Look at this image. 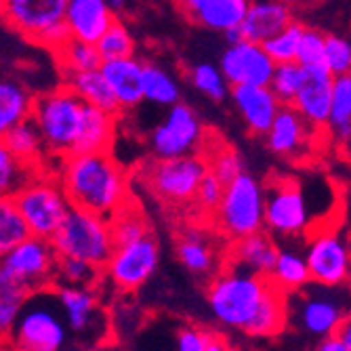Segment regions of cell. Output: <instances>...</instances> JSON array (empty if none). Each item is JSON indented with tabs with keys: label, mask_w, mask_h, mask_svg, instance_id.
<instances>
[{
	"label": "cell",
	"mask_w": 351,
	"mask_h": 351,
	"mask_svg": "<svg viewBox=\"0 0 351 351\" xmlns=\"http://www.w3.org/2000/svg\"><path fill=\"white\" fill-rule=\"evenodd\" d=\"M101 72L114 93L120 112L137 108L143 99V61L135 55L101 61Z\"/></svg>",
	"instance_id": "cell-19"
},
{
	"label": "cell",
	"mask_w": 351,
	"mask_h": 351,
	"mask_svg": "<svg viewBox=\"0 0 351 351\" xmlns=\"http://www.w3.org/2000/svg\"><path fill=\"white\" fill-rule=\"evenodd\" d=\"M219 68L232 86L244 84H269L276 61L269 57L261 43L238 38L228 45L219 59Z\"/></svg>",
	"instance_id": "cell-15"
},
{
	"label": "cell",
	"mask_w": 351,
	"mask_h": 351,
	"mask_svg": "<svg viewBox=\"0 0 351 351\" xmlns=\"http://www.w3.org/2000/svg\"><path fill=\"white\" fill-rule=\"evenodd\" d=\"M187 78L191 86L213 101H223L232 93V84L228 82L223 70L217 63H210V61L194 63V66L187 70Z\"/></svg>",
	"instance_id": "cell-37"
},
{
	"label": "cell",
	"mask_w": 351,
	"mask_h": 351,
	"mask_svg": "<svg viewBox=\"0 0 351 351\" xmlns=\"http://www.w3.org/2000/svg\"><path fill=\"white\" fill-rule=\"evenodd\" d=\"M208 173L204 156L191 154L181 158L156 160L147 171V185L152 194L169 204H185L196 198V191Z\"/></svg>",
	"instance_id": "cell-9"
},
{
	"label": "cell",
	"mask_w": 351,
	"mask_h": 351,
	"mask_svg": "<svg viewBox=\"0 0 351 351\" xmlns=\"http://www.w3.org/2000/svg\"><path fill=\"white\" fill-rule=\"evenodd\" d=\"M86 104L70 86H59L34 99L32 118L38 124L49 154L66 158L74 152Z\"/></svg>",
	"instance_id": "cell-4"
},
{
	"label": "cell",
	"mask_w": 351,
	"mask_h": 351,
	"mask_svg": "<svg viewBox=\"0 0 351 351\" xmlns=\"http://www.w3.org/2000/svg\"><path fill=\"white\" fill-rule=\"evenodd\" d=\"M269 276H259L240 267H226L208 284V305L221 324L246 332L261 303L271 289Z\"/></svg>",
	"instance_id": "cell-2"
},
{
	"label": "cell",
	"mask_w": 351,
	"mask_h": 351,
	"mask_svg": "<svg viewBox=\"0 0 351 351\" xmlns=\"http://www.w3.org/2000/svg\"><path fill=\"white\" fill-rule=\"evenodd\" d=\"M206 351H232V347H230V343L223 339V337H219V335H213L210 337V343H208V349Z\"/></svg>",
	"instance_id": "cell-53"
},
{
	"label": "cell",
	"mask_w": 351,
	"mask_h": 351,
	"mask_svg": "<svg viewBox=\"0 0 351 351\" xmlns=\"http://www.w3.org/2000/svg\"><path fill=\"white\" fill-rule=\"evenodd\" d=\"M101 267L93 265L84 259L76 257H59L57 263V282L55 284H68V286H95L99 280Z\"/></svg>",
	"instance_id": "cell-44"
},
{
	"label": "cell",
	"mask_w": 351,
	"mask_h": 351,
	"mask_svg": "<svg viewBox=\"0 0 351 351\" xmlns=\"http://www.w3.org/2000/svg\"><path fill=\"white\" fill-rule=\"evenodd\" d=\"M59 254L49 238L27 236L5 257H0V267H5L17 282L32 293L45 291L57 282Z\"/></svg>",
	"instance_id": "cell-10"
},
{
	"label": "cell",
	"mask_w": 351,
	"mask_h": 351,
	"mask_svg": "<svg viewBox=\"0 0 351 351\" xmlns=\"http://www.w3.org/2000/svg\"><path fill=\"white\" fill-rule=\"evenodd\" d=\"M143 99L154 106L171 108L181 101V86L167 68L143 63Z\"/></svg>",
	"instance_id": "cell-34"
},
{
	"label": "cell",
	"mask_w": 351,
	"mask_h": 351,
	"mask_svg": "<svg viewBox=\"0 0 351 351\" xmlns=\"http://www.w3.org/2000/svg\"><path fill=\"white\" fill-rule=\"evenodd\" d=\"M29 295V289L17 282L5 267H0V341L13 335Z\"/></svg>",
	"instance_id": "cell-31"
},
{
	"label": "cell",
	"mask_w": 351,
	"mask_h": 351,
	"mask_svg": "<svg viewBox=\"0 0 351 351\" xmlns=\"http://www.w3.org/2000/svg\"><path fill=\"white\" fill-rule=\"evenodd\" d=\"M206 145V129L194 108L175 104L149 133V149L156 160L191 156Z\"/></svg>",
	"instance_id": "cell-8"
},
{
	"label": "cell",
	"mask_w": 351,
	"mask_h": 351,
	"mask_svg": "<svg viewBox=\"0 0 351 351\" xmlns=\"http://www.w3.org/2000/svg\"><path fill=\"white\" fill-rule=\"evenodd\" d=\"M55 297L66 324L74 332H90L99 328V301L93 286H68L57 284Z\"/></svg>",
	"instance_id": "cell-21"
},
{
	"label": "cell",
	"mask_w": 351,
	"mask_h": 351,
	"mask_svg": "<svg viewBox=\"0 0 351 351\" xmlns=\"http://www.w3.org/2000/svg\"><path fill=\"white\" fill-rule=\"evenodd\" d=\"M210 332L198 326H183L177 335V351H206Z\"/></svg>",
	"instance_id": "cell-49"
},
{
	"label": "cell",
	"mask_w": 351,
	"mask_h": 351,
	"mask_svg": "<svg viewBox=\"0 0 351 351\" xmlns=\"http://www.w3.org/2000/svg\"><path fill=\"white\" fill-rule=\"evenodd\" d=\"M15 202L27 223L29 234L49 240L57 234L72 208L61 181L55 173L49 175V171H40L34 179H29L15 194Z\"/></svg>",
	"instance_id": "cell-7"
},
{
	"label": "cell",
	"mask_w": 351,
	"mask_h": 351,
	"mask_svg": "<svg viewBox=\"0 0 351 351\" xmlns=\"http://www.w3.org/2000/svg\"><path fill=\"white\" fill-rule=\"evenodd\" d=\"M108 5H110V9L118 15V13H122V11L126 9V0H108Z\"/></svg>",
	"instance_id": "cell-54"
},
{
	"label": "cell",
	"mask_w": 351,
	"mask_h": 351,
	"mask_svg": "<svg viewBox=\"0 0 351 351\" xmlns=\"http://www.w3.org/2000/svg\"><path fill=\"white\" fill-rule=\"evenodd\" d=\"M291 7H295V5H307V3H313V0H286Z\"/></svg>",
	"instance_id": "cell-55"
},
{
	"label": "cell",
	"mask_w": 351,
	"mask_h": 351,
	"mask_svg": "<svg viewBox=\"0 0 351 351\" xmlns=\"http://www.w3.org/2000/svg\"><path fill=\"white\" fill-rule=\"evenodd\" d=\"M305 76V68L299 61H289V63H276V70L271 76V90L280 99L282 106H293L297 99V93L301 88Z\"/></svg>",
	"instance_id": "cell-41"
},
{
	"label": "cell",
	"mask_w": 351,
	"mask_h": 351,
	"mask_svg": "<svg viewBox=\"0 0 351 351\" xmlns=\"http://www.w3.org/2000/svg\"><path fill=\"white\" fill-rule=\"evenodd\" d=\"M248 7L250 0H206L194 23L213 32H221V34H230L234 29H240Z\"/></svg>",
	"instance_id": "cell-29"
},
{
	"label": "cell",
	"mask_w": 351,
	"mask_h": 351,
	"mask_svg": "<svg viewBox=\"0 0 351 351\" xmlns=\"http://www.w3.org/2000/svg\"><path fill=\"white\" fill-rule=\"evenodd\" d=\"M278 252L280 248L276 246V242L267 234L257 232L234 242L230 252V265L259 276H269L278 259Z\"/></svg>",
	"instance_id": "cell-23"
},
{
	"label": "cell",
	"mask_w": 351,
	"mask_h": 351,
	"mask_svg": "<svg viewBox=\"0 0 351 351\" xmlns=\"http://www.w3.org/2000/svg\"><path fill=\"white\" fill-rule=\"evenodd\" d=\"M324 49H326V34L317 27H307L301 34L299 43V55L297 61L303 68H313V66H324Z\"/></svg>",
	"instance_id": "cell-46"
},
{
	"label": "cell",
	"mask_w": 351,
	"mask_h": 351,
	"mask_svg": "<svg viewBox=\"0 0 351 351\" xmlns=\"http://www.w3.org/2000/svg\"><path fill=\"white\" fill-rule=\"evenodd\" d=\"M177 257L196 276H206L215 269V248L200 230H185L179 236Z\"/></svg>",
	"instance_id": "cell-32"
},
{
	"label": "cell",
	"mask_w": 351,
	"mask_h": 351,
	"mask_svg": "<svg viewBox=\"0 0 351 351\" xmlns=\"http://www.w3.org/2000/svg\"><path fill=\"white\" fill-rule=\"evenodd\" d=\"M326 135L341 149L351 139V72L335 76Z\"/></svg>",
	"instance_id": "cell-28"
},
{
	"label": "cell",
	"mask_w": 351,
	"mask_h": 351,
	"mask_svg": "<svg viewBox=\"0 0 351 351\" xmlns=\"http://www.w3.org/2000/svg\"><path fill=\"white\" fill-rule=\"evenodd\" d=\"M343 152H345V154H347V156H349V160H351V139H349V141H347V145H345V147H343Z\"/></svg>",
	"instance_id": "cell-56"
},
{
	"label": "cell",
	"mask_w": 351,
	"mask_h": 351,
	"mask_svg": "<svg viewBox=\"0 0 351 351\" xmlns=\"http://www.w3.org/2000/svg\"><path fill=\"white\" fill-rule=\"evenodd\" d=\"M315 351H349V349L345 347V343L337 335H332V337H326L317 343Z\"/></svg>",
	"instance_id": "cell-51"
},
{
	"label": "cell",
	"mask_w": 351,
	"mask_h": 351,
	"mask_svg": "<svg viewBox=\"0 0 351 351\" xmlns=\"http://www.w3.org/2000/svg\"><path fill=\"white\" fill-rule=\"evenodd\" d=\"M269 280L282 291H301L307 282H311L305 252L301 254L291 248H280Z\"/></svg>",
	"instance_id": "cell-36"
},
{
	"label": "cell",
	"mask_w": 351,
	"mask_h": 351,
	"mask_svg": "<svg viewBox=\"0 0 351 351\" xmlns=\"http://www.w3.org/2000/svg\"><path fill=\"white\" fill-rule=\"evenodd\" d=\"M116 21V13L108 0H70L66 11V25L70 36L97 45L106 29Z\"/></svg>",
	"instance_id": "cell-22"
},
{
	"label": "cell",
	"mask_w": 351,
	"mask_h": 351,
	"mask_svg": "<svg viewBox=\"0 0 351 351\" xmlns=\"http://www.w3.org/2000/svg\"><path fill=\"white\" fill-rule=\"evenodd\" d=\"M175 5H177L179 13H181L185 19L194 21L196 15H198V11L206 5V0H175Z\"/></svg>",
	"instance_id": "cell-50"
},
{
	"label": "cell",
	"mask_w": 351,
	"mask_h": 351,
	"mask_svg": "<svg viewBox=\"0 0 351 351\" xmlns=\"http://www.w3.org/2000/svg\"><path fill=\"white\" fill-rule=\"evenodd\" d=\"M311 226L305 189L295 179H278L265 187V228L276 236H301Z\"/></svg>",
	"instance_id": "cell-11"
},
{
	"label": "cell",
	"mask_w": 351,
	"mask_h": 351,
	"mask_svg": "<svg viewBox=\"0 0 351 351\" xmlns=\"http://www.w3.org/2000/svg\"><path fill=\"white\" fill-rule=\"evenodd\" d=\"M324 68L332 76L349 74L351 72V43L337 34H326V49H324Z\"/></svg>",
	"instance_id": "cell-47"
},
{
	"label": "cell",
	"mask_w": 351,
	"mask_h": 351,
	"mask_svg": "<svg viewBox=\"0 0 351 351\" xmlns=\"http://www.w3.org/2000/svg\"><path fill=\"white\" fill-rule=\"evenodd\" d=\"M66 86H70L86 106L101 108L112 114H120L118 101L101 68L82 70V72H66Z\"/></svg>",
	"instance_id": "cell-27"
},
{
	"label": "cell",
	"mask_w": 351,
	"mask_h": 351,
	"mask_svg": "<svg viewBox=\"0 0 351 351\" xmlns=\"http://www.w3.org/2000/svg\"><path fill=\"white\" fill-rule=\"evenodd\" d=\"M284 326H286V291L271 284L265 301L261 303L246 332L252 337H276L282 332Z\"/></svg>",
	"instance_id": "cell-35"
},
{
	"label": "cell",
	"mask_w": 351,
	"mask_h": 351,
	"mask_svg": "<svg viewBox=\"0 0 351 351\" xmlns=\"http://www.w3.org/2000/svg\"><path fill=\"white\" fill-rule=\"evenodd\" d=\"M305 25L299 21H293L291 25H286L282 32H278L276 36H271L269 40L263 43L265 51L269 53V57L276 63H289V61H297L299 55V43H301V34H303Z\"/></svg>",
	"instance_id": "cell-43"
},
{
	"label": "cell",
	"mask_w": 351,
	"mask_h": 351,
	"mask_svg": "<svg viewBox=\"0 0 351 351\" xmlns=\"http://www.w3.org/2000/svg\"><path fill=\"white\" fill-rule=\"evenodd\" d=\"M72 206L112 219L131 200L129 175L110 152L70 154L55 173Z\"/></svg>",
	"instance_id": "cell-1"
},
{
	"label": "cell",
	"mask_w": 351,
	"mask_h": 351,
	"mask_svg": "<svg viewBox=\"0 0 351 351\" xmlns=\"http://www.w3.org/2000/svg\"><path fill=\"white\" fill-rule=\"evenodd\" d=\"M32 93L15 78L0 74V139H3L13 126L32 118L34 112Z\"/></svg>",
	"instance_id": "cell-26"
},
{
	"label": "cell",
	"mask_w": 351,
	"mask_h": 351,
	"mask_svg": "<svg viewBox=\"0 0 351 351\" xmlns=\"http://www.w3.org/2000/svg\"><path fill=\"white\" fill-rule=\"evenodd\" d=\"M215 221L221 234L230 240H240L263 232L265 228V187L250 173H240L226 185L223 200L215 210Z\"/></svg>",
	"instance_id": "cell-5"
},
{
	"label": "cell",
	"mask_w": 351,
	"mask_h": 351,
	"mask_svg": "<svg viewBox=\"0 0 351 351\" xmlns=\"http://www.w3.org/2000/svg\"><path fill=\"white\" fill-rule=\"evenodd\" d=\"M305 259L309 265L311 282L335 289L351 276V244L335 228L315 230L309 236Z\"/></svg>",
	"instance_id": "cell-12"
},
{
	"label": "cell",
	"mask_w": 351,
	"mask_h": 351,
	"mask_svg": "<svg viewBox=\"0 0 351 351\" xmlns=\"http://www.w3.org/2000/svg\"><path fill=\"white\" fill-rule=\"evenodd\" d=\"M230 97L252 135H265L282 108L269 84L232 86Z\"/></svg>",
	"instance_id": "cell-18"
},
{
	"label": "cell",
	"mask_w": 351,
	"mask_h": 351,
	"mask_svg": "<svg viewBox=\"0 0 351 351\" xmlns=\"http://www.w3.org/2000/svg\"><path fill=\"white\" fill-rule=\"evenodd\" d=\"M51 242L59 257L84 259L97 267H106L116 250L110 219L78 206L70 208Z\"/></svg>",
	"instance_id": "cell-3"
},
{
	"label": "cell",
	"mask_w": 351,
	"mask_h": 351,
	"mask_svg": "<svg viewBox=\"0 0 351 351\" xmlns=\"http://www.w3.org/2000/svg\"><path fill=\"white\" fill-rule=\"evenodd\" d=\"M337 337L345 343V347L351 351V313H345L343 315V322L337 330Z\"/></svg>",
	"instance_id": "cell-52"
},
{
	"label": "cell",
	"mask_w": 351,
	"mask_h": 351,
	"mask_svg": "<svg viewBox=\"0 0 351 351\" xmlns=\"http://www.w3.org/2000/svg\"><path fill=\"white\" fill-rule=\"evenodd\" d=\"M29 236L27 223L15 198H0V257Z\"/></svg>",
	"instance_id": "cell-38"
},
{
	"label": "cell",
	"mask_w": 351,
	"mask_h": 351,
	"mask_svg": "<svg viewBox=\"0 0 351 351\" xmlns=\"http://www.w3.org/2000/svg\"><path fill=\"white\" fill-rule=\"evenodd\" d=\"M97 51L101 55V61L131 57L135 53V38L131 34V29L116 19L106 29V34L97 40Z\"/></svg>",
	"instance_id": "cell-42"
},
{
	"label": "cell",
	"mask_w": 351,
	"mask_h": 351,
	"mask_svg": "<svg viewBox=\"0 0 351 351\" xmlns=\"http://www.w3.org/2000/svg\"><path fill=\"white\" fill-rule=\"evenodd\" d=\"M223 191H226V183H223L217 175H213L210 171L204 175L198 191H196V204L198 208H202L204 213L215 215V210L219 208L221 200H223Z\"/></svg>",
	"instance_id": "cell-48"
},
{
	"label": "cell",
	"mask_w": 351,
	"mask_h": 351,
	"mask_svg": "<svg viewBox=\"0 0 351 351\" xmlns=\"http://www.w3.org/2000/svg\"><path fill=\"white\" fill-rule=\"evenodd\" d=\"M160 261V248L152 232L135 242L116 246L108 265V278L122 291H137L154 276Z\"/></svg>",
	"instance_id": "cell-13"
},
{
	"label": "cell",
	"mask_w": 351,
	"mask_h": 351,
	"mask_svg": "<svg viewBox=\"0 0 351 351\" xmlns=\"http://www.w3.org/2000/svg\"><path fill=\"white\" fill-rule=\"evenodd\" d=\"M349 284H351V276H349Z\"/></svg>",
	"instance_id": "cell-57"
},
{
	"label": "cell",
	"mask_w": 351,
	"mask_h": 351,
	"mask_svg": "<svg viewBox=\"0 0 351 351\" xmlns=\"http://www.w3.org/2000/svg\"><path fill=\"white\" fill-rule=\"evenodd\" d=\"M206 162H208V171L213 175H217L223 183H230L234 181L240 173H244V165H242V158L240 154L230 147V145H223L217 143L213 154H206Z\"/></svg>",
	"instance_id": "cell-45"
},
{
	"label": "cell",
	"mask_w": 351,
	"mask_h": 351,
	"mask_svg": "<svg viewBox=\"0 0 351 351\" xmlns=\"http://www.w3.org/2000/svg\"><path fill=\"white\" fill-rule=\"evenodd\" d=\"M110 223H112V234H114L116 246L135 242V240L149 234V226H147L145 215L139 210V206L131 204V200L110 219Z\"/></svg>",
	"instance_id": "cell-40"
},
{
	"label": "cell",
	"mask_w": 351,
	"mask_h": 351,
	"mask_svg": "<svg viewBox=\"0 0 351 351\" xmlns=\"http://www.w3.org/2000/svg\"><path fill=\"white\" fill-rule=\"evenodd\" d=\"M68 3L70 0H0V19L38 45L49 29L66 21Z\"/></svg>",
	"instance_id": "cell-14"
},
{
	"label": "cell",
	"mask_w": 351,
	"mask_h": 351,
	"mask_svg": "<svg viewBox=\"0 0 351 351\" xmlns=\"http://www.w3.org/2000/svg\"><path fill=\"white\" fill-rule=\"evenodd\" d=\"M116 118L118 114L106 112L101 108L86 106L82 129L76 139L72 154H93V152H110L116 135Z\"/></svg>",
	"instance_id": "cell-25"
},
{
	"label": "cell",
	"mask_w": 351,
	"mask_h": 351,
	"mask_svg": "<svg viewBox=\"0 0 351 351\" xmlns=\"http://www.w3.org/2000/svg\"><path fill=\"white\" fill-rule=\"evenodd\" d=\"M40 171L45 169L21 160L17 154H13L7 141L0 139V198H15L17 191Z\"/></svg>",
	"instance_id": "cell-33"
},
{
	"label": "cell",
	"mask_w": 351,
	"mask_h": 351,
	"mask_svg": "<svg viewBox=\"0 0 351 351\" xmlns=\"http://www.w3.org/2000/svg\"><path fill=\"white\" fill-rule=\"evenodd\" d=\"M317 131L297 112L295 106H282L269 131L263 135L267 147L282 158H301L307 154Z\"/></svg>",
	"instance_id": "cell-16"
},
{
	"label": "cell",
	"mask_w": 351,
	"mask_h": 351,
	"mask_svg": "<svg viewBox=\"0 0 351 351\" xmlns=\"http://www.w3.org/2000/svg\"><path fill=\"white\" fill-rule=\"evenodd\" d=\"M343 307L326 297V295H311V297H305L301 307H299V322L301 326L313 335V337H320V339H326V337H332L337 335L341 322H343Z\"/></svg>",
	"instance_id": "cell-24"
},
{
	"label": "cell",
	"mask_w": 351,
	"mask_h": 351,
	"mask_svg": "<svg viewBox=\"0 0 351 351\" xmlns=\"http://www.w3.org/2000/svg\"><path fill=\"white\" fill-rule=\"evenodd\" d=\"M7 141V145L13 149V154H17L21 160L43 167L47 171V143L43 139V133L38 129V124L34 122V118H27L23 122H19L17 126L3 137Z\"/></svg>",
	"instance_id": "cell-30"
},
{
	"label": "cell",
	"mask_w": 351,
	"mask_h": 351,
	"mask_svg": "<svg viewBox=\"0 0 351 351\" xmlns=\"http://www.w3.org/2000/svg\"><path fill=\"white\" fill-rule=\"evenodd\" d=\"M55 57L59 61V68L66 72H82V70H95L101 66V55L97 51V45L70 38L59 51H55Z\"/></svg>",
	"instance_id": "cell-39"
},
{
	"label": "cell",
	"mask_w": 351,
	"mask_h": 351,
	"mask_svg": "<svg viewBox=\"0 0 351 351\" xmlns=\"http://www.w3.org/2000/svg\"><path fill=\"white\" fill-rule=\"evenodd\" d=\"M66 317H63L55 293H32L15 330L11 335L15 351H61L66 345Z\"/></svg>",
	"instance_id": "cell-6"
},
{
	"label": "cell",
	"mask_w": 351,
	"mask_h": 351,
	"mask_svg": "<svg viewBox=\"0 0 351 351\" xmlns=\"http://www.w3.org/2000/svg\"><path fill=\"white\" fill-rule=\"evenodd\" d=\"M332 82H335V76L324 66L305 68L301 88L293 104L297 112L313 126V129L322 133H326V124L330 116Z\"/></svg>",
	"instance_id": "cell-17"
},
{
	"label": "cell",
	"mask_w": 351,
	"mask_h": 351,
	"mask_svg": "<svg viewBox=\"0 0 351 351\" xmlns=\"http://www.w3.org/2000/svg\"><path fill=\"white\" fill-rule=\"evenodd\" d=\"M293 21V7L286 0H250L240 36L263 45Z\"/></svg>",
	"instance_id": "cell-20"
}]
</instances>
